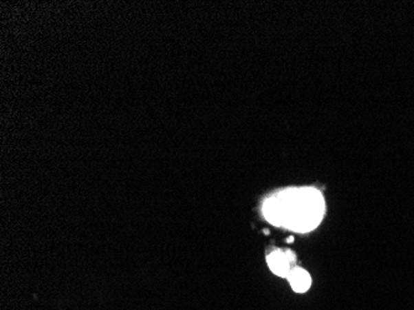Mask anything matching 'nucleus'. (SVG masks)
<instances>
[{
	"instance_id": "nucleus-1",
	"label": "nucleus",
	"mask_w": 414,
	"mask_h": 310,
	"mask_svg": "<svg viewBox=\"0 0 414 310\" xmlns=\"http://www.w3.org/2000/svg\"><path fill=\"white\" fill-rule=\"evenodd\" d=\"M324 212V198L313 187L284 190L268 198L263 205L264 216L270 223L301 234L318 227Z\"/></svg>"
},
{
	"instance_id": "nucleus-2",
	"label": "nucleus",
	"mask_w": 414,
	"mask_h": 310,
	"mask_svg": "<svg viewBox=\"0 0 414 310\" xmlns=\"http://www.w3.org/2000/svg\"><path fill=\"white\" fill-rule=\"evenodd\" d=\"M267 262L272 272L279 277L287 278L290 271L293 269L292 265L295 262V254L288 249H276L267 256Z\"/></svg>"
},
{
	"instance_id": "nucleus-3",
	"label": "nucleus",
	"mask_w": 414,
	"mask_h": 310,
	"mask_svg": "<svg viewBox=\"0 0 414 310\" xmlns=\"http://www.w3.org/2000/svg\"><path fill=\"white\" fill-rule=\"evenodd\" d=\"M289 280V283L292 285L293 291L296 293H304L307 291L310 285H312V277L310 274L303 269L301 267H294L287 277Z\"/></svg>"
}]
</instances>
